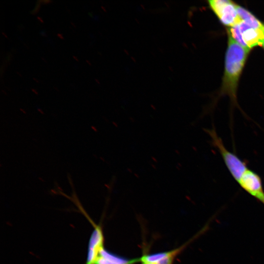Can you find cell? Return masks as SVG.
<instances>
[{"label":"cell","mask_w":264,"mask_h":264,"mask_svg":"<svg viewBox=\"0 0 264 264\" xmlns=\"http://www.w3.org/2000/svg\"><path fill=\"white\" fill-rule=\"evenodd\" d=\"M37 19H38V20L41 22H42V23H44V22L43 21V20L40 17H37Z\"/></svg>","instance_id":"obj_11"},{"label":"cell","mask_w":264,"mask_h":264,"mask_svg":"<svg viewBox=\"0 0 264 264\" xmlns=\"http://www.w3.org/2000/svg\"><path fill=\"white\" fill-rule=\"evenodd\" d=\"M94 227L89 241L85 264H95L101 250L104 248V236L102 228L92 222Z\"/></svg>","instance_id":"obj_6"},{"label":"cell","mask_w":264,"mask_h":264,"mask_svg":"<svg viewBox=\"0 0 264 264\" xmlns=\"http://www.w3.org/2000/svg\"><path fill=\"white\" fill-rule=\"evenodd\" d=\"M71 23L73 26L75 27V25L73 24V22H71Z\"/></svg>","instance_id":"obj_18"},{"label":"cell","mask_w":264,"mask_h":264,"mask_svg":"<svg viewBox=\"0 0 264 264\" xmlns=\"http://www.w3.org/2000/svg\"><path fill=\"white\" fill-rule=\"evenodd\" d=\"M2 34H3L6 38H8V37L6 35V34H5L4 33H3V32H2Z\"/></svg>","instance_id":"obj_16"},{"label":"cell","mask_w":264,"mask_h":264,"mask_svg":"<svg viewBox=\"0 0 264 264\" xmlns=\"http://www.w3.org/2000/svg\"><path fill=\"white\" fill-rule=\"evenodd\" d=\"M247 193L264 205V190L260 176L248 168L237 182Z\"/></svg>","instance_id":"obj_5"},{"label":"cell","mask_w":264,"mask_h":264,"mask_svg":"<svg viewBox=\"0 0 264 264\" xmlns=\"http://www.w3.org/2000/svg\"><path fill=\"white\" fill-rule=\"evenodd\" d=\"M184 246H181L171 251L158 253V262L155 264H173L174 259L183 249Z\"/></svg>","instance_id":"obj_9"},{"label":"cell","mask_w":264,"mask_h":264,"mask_svg":"<svg viewBox=\"0 0 264 264\" xmlns=\"http://www.w3.org/2000/svg\"><path fill=\"white\" fill-rule=\"evenodd\" d=\"M86 62H88V63L89 65H91L90 63V62H89L88 60H86Z\"/></svg>","instance_id":"obj_17"},{"label":"cell","mask_w":264,"mask_h":264,"mask_svg":"<svg viewBox=\"0 0 264 264\" xmlns=\"http://www.w3.org/2000/svg\"><path fill=\"white\" fill-rule=\"evenodd\" d=\"M73 57L74 58V59L76 61H79V60L77 59V58L76 57H75V56H73Z\"/></svg>","instance_id":"obj_15"},{"label":"cell","mask_w":264,"mask_h":264,"mask_svg":"<svg viewBox=\"0 0 264 264\" xmlns=\"http://www.w3.org/2000/svg\"><path fill=\"white\" fill-rule=\"evenodd\" d=\"M206 132L211 138L212 144L220 154L231 175L238 182L243 173L248 168L246 163L226 149L214 128L206 129Z\"/></svg>","instance_id":"obj_2"},{"label":"cell","mask_w":264,"mask_h":264,"mask_svg":"<svg viewBox=\"0 0 264 264\" xmlns=\"http://www.w3.org/2000/svg\"><path fill=\"white\" fill-rule=\"evenodd\" d=\"M139 259L128 260L108 252L104 247L99 252L95 264H133Z\"/></svg>","instance_id":"obj_7"},{"label":"cell","mask_w":264,"mask_h":264,"mask_svg":"<svg viewBox=\"0 0 264 264\" xmlns=\"http://www.w3.org/2000/svg\"><path fill=\"white\" fill-rule=\"evenodd\" d=\"M31 90H32V91H33L36 94H38V92H37V91L35 89L32 88Z\"/></svg>","instance_id":"obj_14"},{"label":"cell","mask_w":264,"mask_h":264,"mask_svg":"<svg viewBox=\"0 0 264 264\" xmlns=\"http://www.w3.org/2000/svg\"><path fill=\"white\" fill-rule=\"evenodd\" d=\"M141 264H155L154 263H148L145 262H141Z\"/></svg>","instance_id":"obj_13"},{"label":"cell","mask_w":264,"mask_h":264,"mask_svg":"<svg viewBox=\"0 0 264 264\" xmlns=\"http://www.w3.org/2000/svg\"><path fill=\"white\" fill-rule=\"evenodd\" d=\"M228 33L238 44L248 50L262 45L264 41V30L254 28L243 21L231 27Z\"/></svg>","instance_id":"obj_3"},{"label":"cell","mask_w":264,"mask_h":264,"mask_svg":"<svg viewBox=\"0 0 264 264\" xmlns=\"http://www.w3.org/2000/svg\"><path fill=\"white\" fill-rule=\"evenodd\" d=\"M209 4L220 21L232 27L242 21L238 15L236 4L228 0H210Z\"/></svg>","instance_id":"obj_4"},{"label":"cell","mask_w":264,"mask_h":264,"mask_svg":"<svg viewBox=\"0 0 264 264\" xmlns=\"http://www.w3.org/2000/svg\"><path fill=\"white\" fill-rule=\"evenodd\" d=\"M57 36L58 37H59V38H60L61 39H64V38L63 37V36L61 34H57Z\"/></svg>","instance_id":"obj_10"},{"label":"cell","mask_w":264,"mask_h":264,"mask_svg":"<svg viewBox=\"0 0 264 264\" xmlns=\"http://www.w3.org/2000/svg\"><path fill=\"white\" fill-rule=\"evenodd\" d=\"M236 9L242 21L254 28L264 30V25L250 12L237 4Z\"/></svg>","instance_id":"obj_8"},{"label":"cell","mask_w":264,"mask_h":264,"mask_svg":"<svg viewBox=\"0 0 264 264\" xmlns=\"http://www.w3.org/2000/svg\"><path fill=\"white\" fill-rule=\"evenodd\" d=\"M34 80L35 81H36L37 83L39 82L38 81H37L35 78H34Z\"/></svg>","instance_id":"obj_19"},{"label":"cell","mask_w":264,"mask_h":264,"mask_svg":"<svg viewBox=\"0 0 264 264\" xmlns=\"http://www.w3.org/2000/svg\"><path fill=\"white\" fill-rule=\"evenodd\" d=\"M40 2H44V3H48V2H51V1H50V0H40Z\"/></svg>","instance_id":"obj_12"},{"label":"cell","mask_w":264,"mask_h":264,"mask_svg":"<svg viewBox=\"0 0 264 264\" xmlns=\"http://www.w3.org/2000/svg\"><path fill=\"white\" fill-rule=\"evenodd\" d=\"M249 51L228 34L222 91L228 95L234 104L237 103L236 91L239 79Z\"/></svg>","instance_id":"obj_1"},{"label":"cell","mask_w":264,"mask_h":264,"mask_svg":"<svg viewBox=\"0 0 264 264\" xmlns=\"http://www.w3.org/2000/svg\"><path fill=\"white\" fill-rule=\"evenodd\" d=\"M262 46H263V47L264 48V42H263V45H262Z\"/></svg>","instance_id":"obj_20"}]
</instances>
